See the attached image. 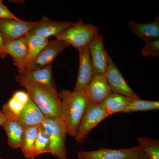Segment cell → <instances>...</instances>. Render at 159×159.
<instances>
[{
  "label": "cell",
  "mask_w": 159,
  "mask_h": 159,
  "mask_svg": "<svg viewBox=\"0 0 159 159\" xmlns=\"http://www.w3.org/2000/svg\"><path fill=\"white\" fill-rule=\"evenodd\" d=\"M8 139V144L14 150L20 148L25 129L16 119H7L2 125Z\"/></svg>",
  "instance_id": "cell-18"
},
{
  "label": "cell",
  "mask_w": 159,
  "mask_h": 159,
  "mask_svg": "<svg viewBox=\"0 0 159 159\" xmlns=\"http://www.w3.org/2000/svg\"><path fill=\"white\" fill-rule=\"evenodd\" d=\"M42 20V22L32 29L28 35H34L48 39L51 36L56 37L75 23L56 21L45 17H43Z\"/></svg>",
  "instance_id": "cell-15"
},
{
  "label": "cell",
  "mask_w": 159,
  "mask_h": 159,
  "mask_svg": "<svg viewBox=\"0 0 159 159\" xmlns=\"http://www.w3.org/2000/svg\"><path fill=\"white\" fill-rule=\"evenodd\" d=\"M6 120H7V119H6L5 115L3 113L2 110H0V126H2L6 122Z\"/></svg>",
  "instance_id": "cell-30"
},
{
  "label": "cell",
  "mask_w": 159,
  "mask_h": 159,
  "mask_svg": "<svg viewBox=\"0 0 159 159\" xmlns=\"http://www.w3.org/2000/svg\"><path fill=\"white\" fill-rule=\"evenodd\" d=\"M6 54L13 60V64L17 68L18 73L25 71L28 54V39L26 36L7 42L5 44Z\"/></svg>",
  "instance_id": "cell-13"
},
{
  "label": "cell",
  "mask_w": 159,
  "mask_h": 159,
  "mask_svg": "<svg viewBox=\"0 0 159 159\" xmlns=\"http://www.w3.org/2000/svg\"><path fill=\"white\" fill-rule=\"evenodd\" d=\"M0 19L20 20L13 14L9 10V9L3 4L1 0H0Z\"/></svg>",
  "instance_id": "cell-27"
},
{
  "label": "cell",
  "mask_w": 159,
  "mask_h": 159,
  "mask_svg": "<svg viewBox=\"0 0 159 159\" xmlns=\"http://www.w3.org/2000/svg\"><path fill=\"white\" fill-rule=\"evenodd\" d=\"M0 159H2V158H0Z\"/></svg>",
  "instance_id": "cell-31"
},
{
  "label": "cell",
  "mask_w": 159,
  "mask_h": 159,
  "mask_svg": "<svg viewBox=\"0 0 159 159\" xmlns=\"http://www.w3.org/2000/svg\"><path fill=\"white\" fill-rule=\"evenodd\" d=\"M28 54L25 66V71L33 63L42 50L48 43V39L34 35H27Z\"/></svg>",
  "instance_id": "cell-20"
},
{
  "label": "cell",
  "mask_w": 159,
  "mask_h": 159,
  "mask_svg": "<svg viewBox=\"0 0 159 159\" xmlns=\"http://www.w3.org/2000/svg\"><path fill=\"white\" fill-rule=\"evenodd\" d=\"M159 108L158 101L142 100L141 98L136 99L126 109L124 113L157 110Z\"/></svg>",
  "instance_id": "cell-24"
},
{
  "label": "cell",
  "mask_w": 159,
  "mask_h": 159,
  "mask_svg": "<svg viewBox=\"0 0 159 159\" xmlns=\"http://www.w3.org/2000/svg\"><path fill=\"white\" fill-rule=\"evenodd\" d=\"M141 53L146 57H159V39L146 43L141 50Z\"/></svg>",
  "instance_id": "cell-26"
},
{
  "label": "cell",
  "mask_w": 159,
  "mask_h": 159,
  "mask_svg": "<svg viewBox=\"0 0 159 159\" xmlns=\"http://www.w3.org/2000/svg\"><path fill=\"white\" fill-rule=\"evenodd\" d=\"M77 157L79 159H147L139 145L118 149L102 147L97 150L79 151Z\"/></svg>",
  "instance_id": "cell-5"
},
{
  "label": "cell",
  "mask_w": 159,
  "mask_h": 159,
  "mask_svg": "<svg viewBox=\"0 0 159 159\" xmlns=\"http://www.w3.org/2000/svg\"><path fill=\"white\" fill-rule=\"evenodd\" d=\"M128 25L131 31L146 43L159 39V15L151 22L141 24L131 20Z\"/></svg>",
  "instance_id": "cell-17"
},
{
  "label": "cell",
  "mask_w": 159,
  "mask_h": 159,
  "mask_svg": "<svg viewBox=\"0 0 159 159\" xmlns=\"http://www.w3.org/2000/svg\"><path fill=\"white\" fill-rule=\"evenodd\" d=\"M70 46L67 43L59 40L49 41L33 63L26 70L40 69L51 64L58 54Z\"/></svg>",
  "instance_id": "cell-11"
},
{
  "label": "cell",
  "mask_w": 159,
  "mask_h": 159,
  "mask_svg": "<svg viewBox=\"0 0 159 159\" xmlns=\"http://www.w3.org/2000/svg\"><path fill=\"white\" fill-rule=\"evenodd\" d=\"M109 116L101 104L89 101L75 138L76 141L79 143L84 142L91 131Z\"/></svg>",
  "instance_id": "cell-6"
},
{
  "label": "cell",
  "mask_w": 159,
  "mask_h": 159,
  "mask_svg": "<svg viewBox=\"0 0 159 159\" xmlns=\"http://www.w3.org/2000/svg\"><path fill=\"white\" fill-rule=\"evenodd\" d=\"M25 105L21 102L11 97L10 99L3 105L2 110L6 119H16L23 110Z\"/></svg>",
  "instance_id": "cell-25"
},
{
  "label": "cell",
  "mask_w": 159,
  "mask_h": 159,
  "mask_svg": "<svg viewBox=\"0 0 159 159\" xmlns=\"http://www.w3.org/2000/svg\"><path fill=\"white\" fill-rule=\"evenodd\" d=\"M42 19L37 22L0 19V33L6 43L28 35L32 29L42 22Z\"/></svg>",
  "instance_id": "cell-7"
},
{
  "label": "cell",
  "mask_w": 159,
  "mask_h": 159,
  "mask_svg": "<svg viewBox=\"0 0 159 159\" xmlns=\"http://www.w3.org/2000/svg\"><path fill=\"white\" fill-rule=\"evenodd\" d=\"M88 47L95 74H105L109 54L106 51L103 37L98 33Z\"/></svg>",
  "instance_id": "cell-10"
},
{
  "label": "cell",
  "mask_w": 159,
  "mask_h": 159,
  "mask_svg": "<svg viewBox=\"0 0 159 159\" xmlns=\"http://www.w3.org/2000/svg\"><path fill=\"white\" fill-rule=\"evenodd\" d=\"M135 98L111 93L101 103L109 116L116 113L124 112Z\"/></svg>",
  "instance_id": "cell-19"
},
{
  "label": "cell",
  "mask_w": 159,
  "mask_h": 159,
  "mask_svg": "<svg viewBox=\"0 0 159 159\" xmlns=\"http://www.w3.org/2000/svg\"><path fill=\"white\" fill-rule=\"evenodd\" d=\"M45 117L30 98L16 120L26 129L42 125Z\"/></svg>",
  "instance_id": "cell-16"
},
{
  "label": "cell",
  "mask_w": 159,
  "mask_h": 159,
  "mask_svg": "<svg viewBox=\"0 0 159 159\" xmlns=\"http://www.w3.org/2000/svg\"><path fill=\"white\" fill-rule=\"evenodd\" d=\"M84 93L90 102L95 104H101L112 93L107 80L106 74H95Z\"/></svg>",
  "instance_id": "cell-14"
},
{
  "label": "cell",
  "mask_w": 159,
  "mask_h": 159,
  "mask_svg": "<svg viewBox=\"0 0 159 159\" xmlns=\"http://www.w3.org/2000/svg\"><path fill=\"white\" fill-rule=\"evenodd\" d=\"M138 141L147 159H159V141L147 137H142Z\"/></svg>",
  "instance_id": "cell-22"
},
{
  "label": "cell",
  "mask_w": 159,
  "mask_h": 159,
  "mask_svg": "<svg viewBox=\"0 0 159 159\" xmlns=\"http://www.w3.org/2000/svg\"><path fill=\"white\" fill-rule=\"evenodd\" d=\"M49 148L48 136L41 125L35 139L33 148V157L34 159L43 154L49 153Z\"/></svg>",
  "instance_id": "cell-23"
},
{
  "label": "cell",
  "mask_w": 159,
  "mask_h": 159,
  "mask_svg": "<svg viewBox=\"0 0 159 159\" xmlns=\"http://www.w3.org/2000/svg\"><path fill=\"white\" fill-rule=\"evenodd\" d=\"M99 31L98 27L92 24H85L80 19L73 26L57 35L56 39L65 42L78 50L88 46Z\"/></svg>",
  "instance_id": "cell-4"
},
{
  "label": "cell",
  "mask_w": 159,
  "mask_h": 159,
  "mask_svg": "<svg viewBox=\"0 0 159 159\" xmlns=\"http://www.w3.org/2000/svg\"><path fill=\"white\" fill-rule=\"evenodd\" d=\"M25 89L30 99L46 117L61 118V102L57 92L42 84L24 80H16Z\"/></svg>",
  "instance_id": "cell-2"
},
{
  "label": "cell",
  "mask_w": 159,
  "mask_h": 159,
  "mask_svg": "<svg viewBox=\"0 0 159 159\" xmlns=\"http://www.w3.org/2000/svg\"><path fill=\"white\" fill-rule=\"evenodd\" d=\"M58 93L61 102V119L68 129V135L75 138L89 99L84 92L64 89Z\"/></svg>",
  "instance_id": "cell-1"
},
{
  "label": "cell",
  "mask_w": 159,
  "mask_h": 159,
  "mask_svg": "<svg viewBox=\"0 0 159 159\" xmlns=\"http://www.w3.org/2000/svg\"><path fill=\"white\" fill-rule=\"evenodd\" d=\"M42 125L48 136L49 153L59 159H68L66 140L68 133L62 119L45 117Z\"/></svg>",
  "instance_id": "cell-3"
},
{
  "label": "cell",
  "mask_w": 159,
  "mask_h": 159,
  "mask_svg": "<svg viewBox=\"0 0 159 159\" xmlns=\"http://www.w3.org/2000/svg\"><path fill=\"white\" fill-rule=\"evenodd\" d=\"M107 80L112 93L135 99H141L132 89L121 71L108 55Z\"/></svg>",
  "instance_id": "cell-8"
},
{
  "label": "cell",
  "mask_w": 159,
  "mask_h": 159,
  "mask_svg": "<svg viewBox=\"0 0 159 159\" xmlns=\"http://www.w3.org/2000/svg\"><path fill=\"white\" fill-rule=\"evenodd\" d=\"M16 80H24L48 87L57 92L53 77L51 64L42 68L28 70L18 73L15 77Z\"/></svg>",
  "instance_id": "cell-12"
},
{
  "label": "cell",
  "mask_w": 159,
  "mask_h": 159,
  "mask_svg": "<svg viewBox=\"0 0 159 159\" xmlns=\"http://www.w3.org/2000/svg\"><path fill=\"white\" fill-rule=\"evenodd\" d=\"M41 126L31 127L25 129L20 148L26 158L34 159L33 156V148Z\"/></svg>",
  "instance_id": "cell-21"
},
{
  "label": "cell",
  "mask_w": 159,
  "mask_h": 159,
  "mask_svg": "<svg viewBox=\"0 0 159 159\" xmlns=\"http://www.w3.org/2000/svg\"><path fill=\"white\" fill-rule=\"evenodd\" d=\"M5 44L6 42L0 33V57L2 59H5L7 56L5 50Z\"/></svg>",
  "instance_id": "cell-29"
},
{
  "label": "cell",
  "mask_w": 159,
  "mask_h": 159,
  "mask_svg": "<svg viewBox=\"0 0 159 159\" xmlns=\"http://www.w3.org/2000/svg\"><path fill=\"white\" fill-rule=\"evenodd\" d=\"M78 51L79 54V70L74 91L84 92L93 80L95 73L88 46L81 48Z\"/></svg>",
  "instance_id": "cell-9"
},
{
  "label": "cell",
  "mask_w": 159,
  "mask_h": 159,
  "mask_svg": "<svg viewBox=\"0 0 159 159\" xmlns=\"http://www.w3.org/2000/svg\"><path fill=\"white\" fill-rule=\"evenodd\" d=\"M11 97L25 105L29 102L30 99V97L27 92L22 90L16 91L12 94Z\"/></svg>",
  "instance_id": "cell-28"
}]
</instances>
